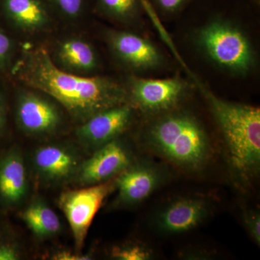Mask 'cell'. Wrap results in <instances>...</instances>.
<instances>
[{"label": "cell", "instance_id": "cell-21", "mask_svg": "<svg viewBox=\"0 0 260 260\" xmlns=\"http://www.w3.org/2000/svg\"><path fill=\"white\" fill-rule=\"evenodd\" d=\"M15 49L13 39L0 27V72L4 71L11 64Z\"/></svg>", "mask_w": 260, "mask_h": 260}, {"label": "cell", "instance_id": "cell-5", "mask_svg": "<svg viewBox=\"0 0 260 260\" xmlns=\"http://www.w3.org/2000/svg\"><path fill=\"white\" fill-rule=\"evenodd\" d=\"M116 189L115 179L61 193L59 207L69 223L75 249L81 250L95 214L108 195Z\"/></svg>", "mask_w": 260, "mask_h": 260}, {"label": "cell", "instance_id": "cell-2", "mask_svg": "<svg viewBox=\"0 0 260 260\" xmlns=\"http://www.w3.org/2000/svg\"><path fill=\"white\" fill-rule=\"evenodd\" d=\"M198 86L223 135L233 169L245 179L256 175L260 167L259 108L228 102L204 85Z\"/></svg>", "mask_w": 260, "mask_h": 260}, {"label": "cell", "instance_id": "cell-9", "mask_svg": "<svg viewBox=\"0 0 260 260\" xmlns=\"http://www.w3.org/2000/svg\"><path fill=\"white\" fill-rule=\"evenodd\" d=\"M133 162L131 154L118 139L97 149L88 160L80 164L75 177L81 186L95 185L111 180Z\"/></svg>", "mask_w": 260, "mask_h": 260}, {"label": "cell", "instance_id": "cell-18", "mask_svg": "<svg viewBox=\"0 0 260 260\" xmlns=\"http://www.w3.org/2000/svg\"><path fill=\"white\" fill-rule=\"evenodd\" d=\"M96 5L103 15L121 23L134 21L145 8L144 0H96Z\"/></svg>", "mask_w": 260, "mask_h": 260}, {"label": "cell", "instance_id": "cell-19", "mask_svg": "<svg viewBox=\"0 0 260 260\" xmlns=\"http://www.w3.org/2000/svg\"><path fill=\"white\" fill-rule=\"evenodd\" d=\"M111 254L114 259L118 260H148L153 256L152 251L148 246L139 244L115 246Z\"/></svg>", "mask_w": 260, "mask_h": 260}, {"label": "cell", "instance_id": "cell-14", "mask_svg": "<svg viewBox=\"0 0 260 260\" xmlns=\"http://www.w3.org/2000/svg\"><path fill=\"white\" fill-rule=\"evenodd\" d=\"M36 172L42 180L58 183L75 177L80 167L79 159L71 149L60 145H47L32 155Z\"/></svg>", "mask_w": 260, "mask_h": 260}, {"label": "cell", "instance_id": "cell-10", "mask_svg": "<svg viewBox=\"0 0 260 260\" xmlns=\"http://www.w3.org/2000/svg\"><path fill=\"white\" fill-rule=\"evenodd\" d=\"M133 118V107L129 104L109 108L95 114L82 123L76 137L88 148L99 149L127 128Z\"/></svg>", "mask_w": 260, "mask_h": 260}, {"label": "cell", "instance_id": "cell-7", "mask_svg": "<svg viewBox=\"0 0 260 260\" xmlns=\"http://www.w3.org/2000/svg\"><path fill=\"white\" fill-rule=\"evenodd\" d=\"M15 119L22 131L32 135L54 133L63 121L62 114L52 101L28 90L17 95Z\"/></svg>", "mask_w": 260, "mask_h": 260}, {"label": "cell", "instance_id": "cell-1", "mask_svg": "<svg viewBox=\"0 0 260 260\" xmlns=\"http://www.w3.org/2000/svg\"><path fill=\"white\" fill-rule=\"evenodd\" d=\"M29 88L49 95L80 123L106 109L128 104L127 90L106 77H84L58 68L42 47L25 44L12 68Z\"/></svg>", "mask_w": 260, "mask_h": 260}, {"label": "cell", "instance_id": "cell-4", "mask_svg": "<svg viewBox=\"0 0 260 260\" xmlns=\"http://www.w3.org/2000/svg\"><path fill=\"white\" fill-rule=\"evenodd\" d=\"M196 42L205 55L220 68L246 74L254 64L250 41L239 27L223 18H215L198 30Z\"/></svg>", "mask_w": 260, "mask_h": 260}, {"label": "cell", "instance_id": "cell-13", "mask_svg": "<svg viewBox=\"0 0 260 260\" xmlns=\"http://www.w3.org/2000/svg\"><path fill=\"white\" fill-rule=\"evenodd\" d=\"M28 182L23 155L13 147L0 155V208L12 209L23 201Z\"/></svg>", "mask_w": 260, "mask_h": 260}, {"label": "cell", "instance_id": "cell-6", "mask_svg": "<svg viewBox=\"0 0 260 260\" xmlns=\"http://www.w3.org/2000/svg\"><path fill=\"white\" fill-rule=\"evenodd\" d=\"M186 90V84L177 78L153 80L133 77L129 79L127 93L135 107L148 114H156L177 106Z\"/></svg>", "mask_w": 260, "mask_h": 260}, {"label": "cell", "instance_id": "cell-3", "mask_svg": "<svg viewBox=\"0 0 260 260\" xmlns=\"http://www.w3.org/2000/svg\"><path fill=\"white\" fill-rule=\"evenodd\" d=\"M145 142L150 150L181 169L196 171L211 153L209 138L199 121L186 112H170L147 128Z\"/></svg>", "mask_w": 260, "mask_h": 260}, {"label": "cell", "instance_id": "cell-11", "mask_svg": "<svg viewBox=\"0 0 260 260\" xmlns=\"http://www.w3.org/2000/svg\"><path fill=\"white\" fill-rule=\"evenodd\" d=\"M211 211V205L201 197H186L174 200L157 213L155 224L165 234L189 232L205 221Z\"/></svg>", "mask_w": 260, "mask_h": 260}, {"label": "cell", "instance_id": "cell-24", "mask_svg": "<svg viewBox=\"0 0 260 260\" xmlns=\"http://www.w3.org/2000/svg\"><path fill=\"white\" fill-rule=\"evenodd\" d=\"M155 8L164 14H175L181 11L191 0H150Z\"/></svg>", "mask_w": 260, "mask_h": 260}, {"label": "cell", "instance_id": "cell-8", "mask_svg": "<svg viewBox=\"0 0 260 260\" xmlns=\"http://www.w3.org/2000/svg\"><path fill=\"white\" fill-rule=\"evenodd\" d=\"M165 177L164 171L153 162H132L115 178L118 194L114 205L130 207L140 204L158 189Z\"/></svg>", "mask_w": 260, "mask_h": 260}, {"label": "cell", "instance_id": "cell-16", "mask_svg": "<svg viewBox=\"0 0 260 260\" xmlns=\"http://www.w3.org/2000/svg\"><path fill=\"white\" fill-rule=\"evenodd\" d=\"M52 60L58 68L73 74H85L96 70L99 58L89 43L78 38H69L58 43Z\"/></svg>", "mask_w": 260, "mask_h": 260}, {"label": "cell", "instance_id": "cell-22", "mask_svg": "<svg viewBox=\"0 0 260 260\" xmlns=\"http://www.w3.org/2000/svg\"><path fill=\"white\" fill-rule=\"evenodd\" d=\"M4 234L0 232V260L20 259L21 251L18 246Z\"/></svg>", "mask_w": 260, "mask_h": 260}, {"label": "cell", "instance_id": "cell-12", "mask_svg": "<svg viewBox=\"0 0 260 260\" xmlns=\"http://www.w3.org/2000/svg\"><path fill=\"white\" fill-rule=\"evenodd\" d=\"M107 42L119 60L135 70L155 69L162 64L160 51L146 39L133 32L112 30Z\"/></svg>", "mask_w": 260, "mask_h": 260}, {"label": "cell", "instance_id": "cell-17", "mask_svg": "<svg viewBox=\"0 0 260 260\" xmlns=\"http://www.w3.org/2000/svg\"><path fill=\"white\" fill-rule=\"evenodd\" d=\"M20 218L25 225L41 239L56 235L61 229L59 217L42 198H36L21 212Z\"/></svg>", "mask_w": 260, "mask_h": 260}, {"label": "cell", "instance_id": "cell-20", "mask_svg": "<svg viewBox=\"0 0 260 260\" xmlns=\"http://www.w3.org/2000/svg\"><path fill=\"white\" fill-rule=\"evenodd\" d=\"M66 18L74 20L83 14L87 0H48Z\"/></svg>", "mask_w": 260, "mask_h": 260}, {"label": "cell", "instance_id": "cell-15", "mask_svg": "<svg viewBox=\"0 0 260 260\" xmlns=\"http://www.w3.org/2000/svg\"><path fill=\"white\" fill-rule=\"evenodd\" d=\"M0 13L15 28L28 34L46 30L51 22L44 0H0Z\"/></svg>", "mask_w": 260, "mask_h": 260}, {"label": "cell", "instance_id": "cell-25", "mask_svg": "<svg viewBox=\"0 0 260 260\" xmlns=\"http://www.w3.org/2000/svg\"><path fill=\"white\" fill-rule=\"evenodd\" d=\"M88 254H81L80 253L70 251H58L51 256V259L54 260H88L91 259Z\"/></svg>", "mask_w": 260, "mask_h": 260}, {"label": "cell", "instance_id": "cell-26", "mask_svg": "<svg viewBox=\"0 0 260 260\" xmlns=\"http://www.w3.org/2000/svg\"><path fill=\"white\" fill-rule=\"evenodd\" d=\"M7 121L6 101L4 95L0 91V135L4 131Z\"/></svg>", "mask_w": 260, "mask_h": 260}, {"label": "cell", "instance_id": "cell-23", "mask_svg": "<svg viewBox=\"0 0 260 260\" xmlns=\"http://www.w3.org/2000/svg\"><path fill=\"white\" fill-rule=\"evenodd\" d=\"M246 229L253 240L258 246L260 244V215L258 210H246L244 214Z\"/></svg>", "mask_w": 260, "mask_h": 260}]
</instances>
